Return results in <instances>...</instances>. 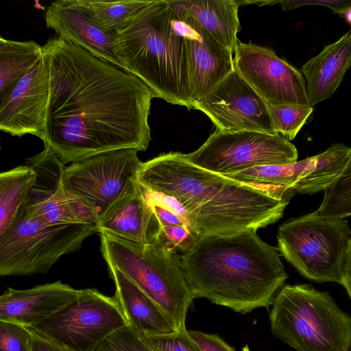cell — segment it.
Returning <instances> with one entry per match:
<instances>
[{"label":"cell","mask_w":351,"mask_h":351,"mask_svg":"<svg viewBox=\"0 0 351 351\" xmlns=\"http://www.w3.org/2000/svg\"><path fill=\"white\" fill-rule=\"evenodd\" d=\"M30 331L32 333V351H69L62 346L37 335L32 330Z\"/></svg>","instance_id":"35"},{"label":"cell","mask_w":351,"mask_h":351,"mask_svg":"<svg viewBox=\"0 0 351 351\" xmlns=\"http://www.w3.org/2000/svg\"><path fill=\"white\" fill-rule=\"evenodd\" d=\"M341 285L345 287L351 299V239L346 254Z\"/></svg>","instance_id":"36"},{"label":"cell","mask_w":351,"mask_h":351,"mask_svg":"<svg viewBox=\"0 0 351 351\" xmlns=\"http://www.w3.org/2000/svg\"><path fill=\"white\" fill-rule=\"evenodd\" d=\"M240 4H248V3H255L257 4L258 6H263V5H273L277 3H280V1H239Z\"/></svg>","instance_id":"37"},{"label":"cell","mask_w":351,"mask_h":351,"mask_svg":"<svg viewBox=\"0 0 351 351\" xmlns=\"http://www.w3.org/2000/svg\"><path fill=\"white\" fill-rule=\"evenodd\" d=\"M137 180L147 191L173 201L199 238L257 230L274 223L295 193L238 182L172 152L142 162Z\"/></svg>","instance_id":"2"},{"label":"cell","mask_w":351,"mask_h":351,"mask_svg":"<svg viewBox=\"0 0 351 351\" xmlns=\"http://www.w3.org/2000/svg\"><path fill=\"white\" fill-rule=\"evenodd\" d=\"M43 49L50 82L44 145L64 164L147 149L155 95L145 84L58 36Z\"/></svg>","instance_id":"1"},{"label":"cell","mask_w":351,"mask_h":351,"mask_svg":"<svg viewBox=\"0 0 351 351\" xmlns=\"http://www.w3.org/2000/svg\"><path fill=\"white\" fill-rule=\"evenodd\" d=\"M108 267L115 285V297L129 325L145 337L178 331L174 320L157 302L118 269Z\"/></svg>","instance_id":"21"},{"label":"cell","mask_w":351,"mask_h":351,"mask_svg":"<svg viewBox=\"0 0 351 351\" xmlns=\"http://www.w3.org/2000/svg\"><path fill=\"white\" fill-rule=\"evenodd\" d=\"M280 3L283 10H291L305 5H319L327 7L332 10L334 14H338L341 16H343L347 11L351 9V1L346 0L280 1Z\"/></svg>","instance_id":"33"},{"label":"cell","mask_w":351,"mask_h":351,"mask_svg":"<svg viewBox=\"0 0 351 351\" xmlns=\"http://www.w3.org/2000/svg\"><path fill=\"white\" fill-rule=\"evenodd\" d=\"M189 334L202 351H236L217 335L194 330H189Z\"/></svg>","instance_id":"34"},{"label":"cell","mask_w":351,"mask_h":351,"mask_svg":"<svg viewBox=\"0 0 351 351\" xmlns=\"http://www.w3.org/2000/svg\"><path fill=\"white\" fill-rule=\"evenodd\" d=\"M278 249L256 230L200 237L180 256L195 298L245 314L272 305L287 278Z\"/></svg>","instance_id":"3"},{"label":"cell","mask_w":351,"mask_h":351,"mask_svg":"<svg viewBox=\"0 0 351 351\" xmlns=\"http://www.w3.org/2000/svg\"><path fill=\"white\" fill-rule=\"evenodd\" d=\"M97 225L99 232H105L145 244L156 241L160 232L158 219L138 182L107 211Z\"/></svg>","instance_id":"20"},{"label":"cell","mask_w":351,"mask_h":351,"mask_svg":"<svg viewBox=\"0 0 351 351\" xmlns=\"http://www.w3.org/2000/svg\"><path fill=\"white\" fill-rule=\"evenodd\" d=\"M343 16L346 22L351 26V9L347 11Z\"/></svg>","instance_id":"38"},{"label":"cell","mask_w":351,"mask_h":351,"mask_svg":"<svg viewBox=\"0 0 351 351\" xmlns=\"http://www.w3.org/2000/svg\"><path fill=\"white\" fill-rule=\"evenodd\" d=\"M25 165L36 173L23 211L25 215L45 225L97 224L99 219L84 202L71 195L63 184L64 163L45 145Z\"/></svg>","instance_id":"12"},{"label":"cell","mask_w":351,"mask_h":351,"mask_svg":"<svg viewBox=\"0 0 351 351\" xmlns=\"http://www.w3.org/2000/svg\"><path fill=\"white\" fill-rule=\"evenodd\" d=\"M274 337L296 351H351V317L327 292L287 285L269 313Z\"/></svg>","instance_id":"5"},{"label":"cell","mask_w":351,"mask_h":351,"mask_svg":"<svg viewBox=\"0 0 351 351\" xmlns=\"http://www.w3.org/2000/svg\"><path fill=\"white\" fill-rule=\"evenodd\" d=\"M0 351H32V333L26 327L0 321Z\"/></svg>","instance_id":"31"},{"label":"cell","mask_w":351,"mask_h":351,"mask_svg":"<svg viewBox=\"0 0 351 351\" xmlns=\"http://www.w3.org/2000/svg\"><path fill=\"white\" fill-rule=\"evenodd\" d=\"M43 46L34 40L16 41L0 37V99L43 54Z\"/></svg>","instance_id":"26"},{"label":"cell","mask_w":351,"mask_h":351,"mask_svg":"<svg viewBox=\"0 0 351 351\" xmlns=\"http://www.w3.org/2000/svg\"><path fill=\"white\" fill-rule=\"evenodd\" d=\"M351 66V31L325 46L300 69L311 106L330 99Z\"/></svg>","instance_id":"22"},{"label":"cell","mask_w":351,"mask_h":351,"mask_svg":"<svg viewBox=\"0 0 351 351\" xmlns=\"http://www.w3.org/2000/svg\"><path fill=\"white\" fill-rule=\"evenodd\" d=\"M350 147L334 143L326 151L295 162L264 165L226 176L257 186L292 189L301 195L324 191L342 171Z\"/></svg>","instance_id":"14"},{"label":"cell","mask_w":351,"mask_h":351,"mask_svg":"<svg viewBox=\"0 0 351 351\" xmlns=\"http://www.w3.org/2000/svg\"><path fill=\"white\" fill-rule=\"evenodd\" d=\"M44 18L58 37L125 71L115 54L114 32L96 23L88 0L53 1L46 8Z\"/></svg>","instance_id":"18"},{"label":"cell","mask_w":351,"mask_h":351,"mask_svg":"<svg viewBox=\"0 0 351 351\" xmlns=\"http://www.w3.org/2000/svg\"><path fill=\"white\" fill-rule=\"evenodd\" d=\"M36 173L29 166H18L0 174V234L24 211Z\"/></svg>","instance_id":"24"},{"label":"cell","mask_w":351,"mask_h":351,"mask_svg":"<svg viewBox=\"0 0 351 351\" xmlns=\"http://www.w3.org/2000/svg\"><path fill=\"white\" fill-rule=\"evenodd\" d=\"M101 251L108 266L132 280L174 320L186 328L188 309L195 298L178 252L159 241L139 243L99 232Z\"/></svg>","instance_id":"6"},{"label":"cell","mask_w":351,"mask_h":351,"mask_svg":"<svg viewBox=\"0 0 351 351\" xmlns=\"http://www.w3.org/2000/svg\"><path fill=\"white\" fill-rule=\"evenodd\" d=\"M234 54V69L268 106H312L300 71L273 50L239 42Z\"/></svg>","instance_id":"13"},{"label":"cell","mask_w":351,"mask_h":351,"mask_svg":"<svg viewBox=\"0 0 351 351\" xmlns=\"http://www.w3.org/2000/svg\"><path fill=\"white\" fill-rule=\"evenodd\" d=\"M193 107L208 116L217 130L276 133L267 104L235 69Z\"/></svg>","instance_id":"15"},{"label":"cell","mask_w":351,"mask_h":351,"mask_svg":"<svg viewBox=\"0 0 351 351\" xmlns=\"http://www.w3.org/2000/svg\"><path fill=\"white\" fill-rule=\"evenodd\" d=\"M80 292L60 280L27 289L8 288L0 297V321L32 327L71 302Z\"/></svg>","instance_id":"19"},{"label":"cell","mask_w":351,"mask_h":351,"mask_svg":"<svg viewBox=\"0 0 351 351\" xmlns=\"http://www.w3.org/2000/svg\"><path fill=\"white\" fill-rule=\"evenodd\" d=\"M49 72L43 54L0 99V129L12 136L30 134L46 140Z\"/></svg>","instance_id":"16"},{"label":"cell","mask_w":351,"mask_h":351,"mask_svg":"<svg viewBox=\"0 0 351 351\" xmlns=\"http://www.w3.org/2000/svg\"><path fill=\"white\" fill-rule=\"evenodd\" d=\"M277 239L280 254L301 275L341 285L351 239L346 218L324 217L317 210L281 224Z\"/></svg>","instance_id":"7"},{"label":"cell","mask_w":351,"mask_h":351,"mask_svg":"<svg viewBox=\"0 0 351 351\" xmlns=\"http://www.w3.org/2000/svg\"><path fill=\"white\" fill-rule=\"evenodd\" d=\"M145 338L155 351H202L186 328H180L175 333Z\"/></svg>","instance_id":"32"},{"label":"cell","mask_w":351,"mask_h":351,"mask_svg":"<svg viewBox=\"0 0 351 351\" xmlns=\"http://www.w3.org/2000/svg\"><path fill=\"white\" fill-rule=\"evenodd\" d=\"M169 1L182 22L194 106L195 102L209 94L234 69L233 53L217 42L176 1Z\"/></svg>","instance_id":"17"},{"label":"cell","mask_w":351,"mask_h":351,"mask_svg":"<svg viewBox=\"0 0 351 351\" xmlns=\"http://www.w3.org/2000/svg\"><path fill=\"white\" fill-rule=\"evenodd\" d=\"M97 224L45 225L24 213L0 234V275L45 274L64 255L98 233Z\"/></svg>","instance_id":"8"},{"label":"cell","mask_w":351,"mask_h":351,"mask_svg":"<svg viewBox=\"0 0 351 351\" xmlns=\"http://www.w3.org/2000/svg\"><path fill=\"white\" fill-rule=\"evenodd\" d=\"M144 191L160 223L157 241L182 254L191 251L199 238L188 221L164 197Z\"/></svg>","instance_id":"25"},{"label":"cell","mask_w":351,"mask_h":351,"mask_svg":"<svg viewBox=\"0 0 351 351\" xmlns=\"http://www.w3.org/2000/svg\"><path fill=\"white\" fill-rule=\"evenodd\" d=\"M138 152L117 149L73 162L64 168L63 184L71 195L89 206L99 220L138 183L142 163Z\"/></svg>","instance_id":"11"},{"label":"cell","mask_w":351,"mask_h":351,"mask_svg":"<svg viewBox=\"0 0 351 351\" xmlns=\"http://www.w3.org/2000/svg\"><path fill=\"white\" fill-rule=\"evenodd\" d=\"M223 47L234 53L241 29L239 0L176 1Z\"/></svg>","instance_id":"23"},{"label":"cell","mask_w":351,"mask_h":351,"mask_svg":"<svg viewBox=\"0 0 351 351\" xmlns=\"http://www.w3.org/2000/svg\"><path fill=\"white\" fill-rule=\"evenodd\" d=\"M324 192L317 210L321 215L330 218L351 216V147L346 165Z\"/></svg>","instance_id":"27"},{"label":"cell","mask_w":351,"mask_h":351,"mask_svg":"<svg viewBox=\"0 0 351 351\" xmlns=\"http://www.w3.org/2000/svg\"><path fill=\"white\" fill-rule=\"evenodd\" d=\"M296 147L277 133L215 130L197 150L184 154L193 165L222 176L258 166L297 162Z\"/></svg>","instance_id":"10"},{"label":"cell","mask_w":351,"mask_h":351,"mask_svg":"<svg viewBox=\"0 0 351 351\" xmlns=\"http://www.w3.org/2000/svg\"><path fill=\"white\" fill-rule=\"evenodd\" d=\"M95 351H155L145 337L130 325L106 338Z\"/></svg>","instance_id":"30"},{"label":"cell","mask_w":351,"mask_h":351,"mask_svg":"<svg viewBox=\"0 0 351 351\" xmlns=\"http://www.w3.org/2000/svg\"><path fill=\"white\" fill-rule=\"evenodd\" d=\"M267 106L275 132L289 141L295 138L313 111V106L295 104Z\"/></svg>","instance_id":"29"},{"label":"cell","mask_w":351,"mask_h":351,"mask_svg":"<svg viewBox=\"0 0 351 351\" xmlns=\"http://www.w3.org/2000/svg\"><path fill=\"white\" fill-rule=\"evenodd\" d=\"M115 54L155 97L193 109L182 22L168 0H152L114 32Z\"/></svg>","instance_id":"4"},{"label":"cell","mask_w":351,"mask_h":351,"mask_svg":"<svg viewBox=\"0 0 351 351\" xmlns=\"http://www.w3.org/2000/svg\"><path fill=\"white\" fill-rule=\"evenodd\" d=\"M128 325L115 295L85 289L59 311L27 328L69 351H95L110 335Z\"/></svg>","instance_id":"9"},{"label":"cell","mask_w":351,"mask_h":351,"mask_svg":"<svg viewBox=\"0 0 351 351\" xmlns=\"http://www.w3.org/2000/svg\"><path fill=\"white\" fill-rule=\"evenodd\" d=\"M96 23L106 32H114L151 1L125 0L117 1L88 0Z\"/></svg>","instance_id":"28"},{"label":"cell","mask_w":351,"mask_h":351,"mask_svg":"<svg viewBox=\"0 0 351 351\" xmlns=\"http://www.w3.org/2000/svg\"><path fill=\"white\" fill-rule=\"evenodd\" d=\"M241 351H250V348L247 345L242 348Z\"/></svg>","instance_id":"39"}]
</instances>
